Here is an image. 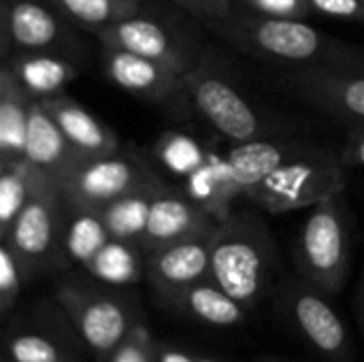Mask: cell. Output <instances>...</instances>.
<instances>
[{
    "instance_id": "6da1fadb",
    "label": "cell",
    "mask_w": 364,
    "mask_h": 362,
    "mask_svg": "<svg viewBox=\"0 0 364 362\" xmlns=\"http://www.w3.org/2000/svg\"><path fill=\"white\" fill-rule=\"evenodd\" d=\"M205 26L237 51L277 68L364 70V47L339 41L307 19L271 17L237 6Z\"/></svg>"
},
{
    "instance_id": "7a4b0ae2",
    "label": "cell",
    "mask_w": 364,
    "mask_h": 362,
    "mask_svg": "<svg viewBox=\"0 0 364 362\" xmlns=\"http://www.w3.org/2000/svg\"><path fill=\"white\" fill-rule=\"evenodd\" d=\"M211 280L250 314L279 286L275 237L260 209H235L211 235Z\"/></svg>"
},
{
    "instance_id": "3957f363",
    "label": "cell",
    "mask_w": 364,
    "mask_h": 362,
    "mask_svg": "<svg viewBox=\"0 0 364 362\" xmlns=\"http://www.w3.org/2000/svg\"><path fill=\"white\" fill-rule=\"evenodd\" d=\"M183 90L188 107L228 143L288 137L292 130L286 119L247 98L226 64L211 51H203L200 60L183 75Z\"/></svg>"
},
{
    "instance_id": "277c9868",
    "label": "cell",
    "mask_w": 364,
    "mask_h": 362,
    "mask_svg": "<svg viewBox=\"0 0 364 362\" xmlns=\"http://www.w3.org/2000/svg\"><path fill=\"white\" fill-rule=\"evenodd\" d=\"M53 299L64 309L85 350L98 362L107 361L130 331L143 322L128 292L94 277H60Z\"/></svg>"
},
{
    "instance_id": "5b68a950",
    "label": "cell",
    "mask_w": 364,
    "mask_h": 362,
    "mask_svg": "<svg viewBox=\"0 0 364 362\" xmlns=\"http://www.w3.org/2000/svg\"><path fill=\"white\" fill-rule=\"evenodd\" d=\"M296 275L335 297L352 267V213L343 192L309 209L294 247Z\"/></svg>"
},
{
    "instance_id": "8992f818",
    "label": "cell",
    "mask_w": 364,
    "mask_h": 362,
    "mask_svg": "<svg viewBox=\"0 0 364 362\" xmlns=\"http://www.w3.org/2000/svg\"><path fill=\"white\" fill-rule=\"evenodd\" d=\"M346 171L339 151L314 147L305 156L279 166L267 179L250 188L243 198L262 213H288L311 209L346 190Z\"/></svg>"
},
{
    "instance_id": "52a82bcc",
    "label": "cell",
    "mask_w": 364,
    "mask_h": 362,
    "mask_svg": "<svg viewBox=\"0 0 364 362\" xmlns=\"http://www.w3.org/2000/svg\"><path fill=\"white\" fill-rule=\"evenodd\" d=\"M166 183L156 162L145 154L124 147L107 154L81 158L58 183L66 203L100 211L119 196Z\"/></svg>"
},
{
    "instance_id": "ba28073f",
    "label": "cell",
    "mask_w": 364,
    "mask_h": 362,
    "mask_svg": "<svg viewBox=\"0 0 364 362\" xmlns=\"http://www.w3.org/2000/svg\"><path fill=\"white\" fill-rule=\"evenodd\" d=\"M273 294L279 316L322 361H354L348 326L328 294L296 273L284 277Z\"/></svg>"
},
{
    "instance_id": "9c48e42d",
    "label": "cell",
    "mask_w": 364,
    "mask_h": 362,
    "mask_svg": "<svg viewBox=\"0 0 364 362\" xmlns=\"http://www.w3.org/2000/svg\"><path fill=\"white\" fill-rule=\"evenodd\" d=\"M64 215L66 201L58 183H49L30 198L6 237L0 239L13 250L30 282L38 275L60 273L70 265L62 245Z\"/></svg>"
},
{
    "instance_id": "30bf717a",
    "label": "cell",
    "mask_w": 364,
    "mask_h": 362,
    "mask_svg": "<svg viewBox=\"0 0 364 362\" xmlns=\"http://www.w3.org/2000/svg\"><path fill=\"white\" fill-rule=\"evenodd\" d=\"M4 331V356L13 362H64L83 358V341L55 299H41L13 318Z\"/></svg>"
},
{
    "instance_id": "8fae6325",
    "label": "cell",
    "mask_w": 364,
    "mask_h": 362,
    "mask_svg": "<svg viewBox=\"0 0 364 362\" xmlns=\"http://www.w3.org/2000/svg\"><path fill=\"white\" fill-rule=\"evenodd\" d=\"M273 83L292 98L350 128L364 126V70L277 68Z\"/></svg>"
},
{
    "instance_id": "7c38bea8",
    "label": "cell",
    "mask_w": 364,
    "mask_h": 362,
    "mask_svg": "<svg viewBox=\"0 0 364 362\" xmlns=\"http://www.w3.org/2000/svg\"><path fill=\"white\" fill-rule=\"evenodd\" d=\"M79 45L73 23L49 0H2L0 4V55L15 51H64Z\"/></svg>"
},
{
    "instance_id": "4fadbf2b",
    "label": "cell",
    "mask_w": 364,
    "mask_h": 362,
    "mask_svg": "<svg viewBox=\"0 0 364 362\" xmlns=\"http://www.w3.org/2000/svg\"><path fill=\"white\" fill-rule=\"evenodd\" d=\"M96 38L102 47L124 49L156 60L183 75L200 60L205 51L179 28L171 26L164 19L147 15L145 11L100 30Z\"/></svg>"
},
{
    "instance_id": "5bb4252c",
    "label": "cell",
    "mask_w": 364,
    "mask_h": 362,
    "mask_svg": "<svg viewBox=\"0 0 364 362\" xmlns=\"http://www.w3.org/2000/svg\"><path fill=\"white\" fill-rule=\"evenodd\" d=\"M102 70L124 92L158 107H188L183 73L156 60L102 47Z\"/></svg>"
},
{
    "instance_id": "9a60e30c",
    "label": "cell",
    "mask_w": 364,
    "mask_h": 362,
    "mask_svg": "<svg viewBox=\"0 0 364 362\" xmlns=\"http://www.w3.org/2000/svg\"><path fill=\"white\" fill-rule=\"evenodd\" d=\"M145 277L164 307L186 288L211 277V235L145 252Z\"/></svg>"
},
{
    "instance_id": "2e32d148",
    "label": "cell",
    "mask_w": 364,
    "mask_h": 362,
    "mask_svg": "<svg viewBox=\"0 0 364 362\" xmlns=\"http://www.w3.org/2000/svg\"><path fill=\"white\" fill-rule=\"evenodd\" d=\"M218 224L220 222L198 203H194L181 188L166 186L151 201L141 247L145 252H151L177 241L213 235Z\"/></svg>"
},
{
    "instance_id": "e0dca14e",
    "label": "cell",
    "mask_w": 364,
    "mask_h": 362,
    "mask_svg": "<svg viewBox=\"0 0 364 362\" xmlns=\"http://www.w3.org/2000/svg\"><path fill=\"white\" fill-rule=\"evenodd\" d=\"M49 115L55 119L73 149L81 158L107 156L122 149L119 137L90 109H85L79 100L68 96L66 92L38 100Z\"/></svg>"
},
{
    "instance_id": "ac0fdd59",
    "label": "cell",
    "mask_w": 364,
    "mask_h": 362,
    "mask_svg": "<svg viewBox=\"0 0 364 362\" xmlns=\"http://www.w3.org/2000/svg\"><path fill=\"white\" fill-rule=\"evenodd\" d=\"M316 145L311 143L288 137H267L245 143H230L226 156L232 166V175L245 194L250 188L267 179L273 171L296 160L299 156H305Z\"/></svg>"
},
{
    "instance_id": "d6986e66",
    "label": "cell",
    "mask_w": 364,
    "mask_h": 362,
    "mask_svg": "<svg viewBox=\"0 0 364 362\" xmlns=\"http://www.w3.org/2000/svg\"><path fill=\"white\" fill-rule=\"evenodd\" d=\"M23 158L41 173L49 175L55 183H60L62 177L81 160L55 119L38 100H34L30 111Z\"/></svg>"
},
{
    "instance_id": "ffe728a7",
    "label": "cell",
    "mask_w": 364,
    "mask_h": 362,
    "mask_svg": "<svg viewBox=\"0 0 364 362\" xmlns=\"http://www.w3.org/2000/svg\"><path fill=\"white\" fill-rule=\"evenodd\" d=\"M2 62L11 68L32 100L62 94L64 87L79 75V64L73 53L64 51H15Z\"/></svg>"
},
{
    "instance_id": "44dd1931",
    "label": "cell",
    "mask_w": 364,
    "mask_h": 362,
    "mask_svg": "<svg viewBox=\"0 0 364 362\" xmlns=\"http://www.w3.org/2000/svg\"><path fill=\"white\" fill-rule=\"evenodd\" d=\"M179 188L218 222L226 220L235 211L237 198L243 196V190L232 175L228 156L218 151L213 145L207 160L192 175H188Z\"/></svg>"
},
{
    "instance_id": "7402d4cb",
    "label": "cell",
    "mask_w": 364,
    "mask_h": 362,
    "mask_svg": "<svg viewBox=\"0 0 364 362\" xmlns=\"http://www.w3.org/2000/svg\"><path fill=\"white\" fill-rule=\"evenodd\" d=\"M164 309L213 329L239 326L250 316V312L239 301H235L222 286H218L211 277L173 297L164 305Z\"/></svg>"
},
{
    "instance_id": "603a6c76",
    "label": "cell",
    "mask_w": 364,
    "mask_h": 362,
    "mask_svg": "<svg viewBox=\"0 0 364 362\" xmlns=\"http://www.w3.org/2000/svg\"><path fill=\"white\" fill-rule=\"evenodd\" d=\"M32 96L19 85L11 68L0 64V162L23 158Z\"/></svg>"
},
{
    "instance_id": "cb8c5ba5",
    "label": "cell",
    "mask_w": 364,
    "mask_h": 362,
    "mask_svg": "<svg viewBox=\"0 0 364 362\" xmlns=\"http://www.w3.org/2000/svg\"><path fill=\"white\" fill-rule=\"evenodd\" d=\"M49 183L55 181L32 166L26 158L0 162V239L6 237L30 198Z\"/></svg>"
},
{
    "instance_id": "d4e9b609",
    "label": "cell",
    "mask_w": 364,
    "mask_h": 362,
    "mask_svg": "<svg viewBox=\"0 0 364 362\" xmlns=\"http://www.w3.org/2000/svg\"><path fill=\"white\" fill-rule=\"evenodd\" d=\"M109 241H111V235L98 211L66 203L62 245H64V254L68 262H77L85 267Z\"/></svg>"
},
{
    "instance_id": "484cf974",
    "label": "cell",
    "mask_w": 364,
    "mask_h": 362,
    "mask_svg": "<svg viewBox=\"0 0 364 362\" xmlns=\"http://www.w3.org/2000/svg\"><path fill=\"white\" fill-rule=\"evenodd\" d=\"M166 186H171V183L166 181V183L156 186V188H145V190L119 196L113 203L105 205L98 213H100V218H102L111 239L128 241V243H139L141 245V239L145 235L147 220H149L151 201Z\"/></svg>"
},
{
    "instance_id": "4316f807",
    "label": "cell",
    "mask_w": 364,
    "mask_h": 362,
    "mask_svg": "<svg viewBox=\"0 0 364 362\" xmlns=\"http://www.w3.org/2000/svg\"><path fill=\"white\" fill-rule=\"evenodd\" d=\"M83 269L98 282L128 286L145 275V250L139 243L111 239Z\"/></svg>"
},
{
    "instance_id": "83f0119b",
    "label": "cell",
    "mask_w": 364,
    "mask_h": 362,
    "mask_svg": "<svg viewBox=\"0 0 364 362\" xmlns=\"http://www.w3.org/2000/svg\"><path fill=\"white\" fill-rule=\"evenodd\" d=\"M73 26L98 34L100 30L145 11L143 0H49Z\"/></svg>"
},
{
    "instance_id": "f1b7e54d",
    "label": "cell",
    "mask_w": 364,
    "mask_h": 362,
    "mask_svg": "<svg viewBox=\"0 0 364 362\" xmlns=\"http://www.w3.org/2000/svg\"><path fill=\"white\" fill-rule=\"evenodd\" d=\"M211 145L198 141L196 137L179 130H168L160 134L151 149V160L168 175L177 179H186L192 175L209 156Z\"/></svg>"
},
{
    "instance_id": "f546056e",
    "label": "cell",
    "mask_w": 364,
    "mask_h": 362,
    "mask_svg": "<svg viewBox=\"0 0 364 362\" xmlns=\"http://www.w3.org/2000/svg\"><path fill=\"white\" fill-rule=\"evenodd\" d=\"M28 275L6 243H0V318L9 322L17 309V301L21 297L23 286L28 284Z\"/></svg>"
},
{
    "instance_id": "4dcf8cb0",
    "label": "cell",
    "mask_w": 364,
    "mask_h": 362,
    "mask_svg": "<svg viewBox=\"0 0 364 362\" xmlns=\"http://www.w3.org/2000/svg\"><path fill=\"white\" fill-rule=\"evenodd\" d=\"M105 362H158V341L154 339L145 322H141Z\"/></svg>"
},
{
    "instance_id": "1f68e13d",
    "label": "cell",
    "mask_w": 364,
    "mask_h": 362,
    "mask_svg": "<svg viewBox=\"0 0 364 362\" xmlns=\"http://www.w3.org/2000/svg\"><path fill=\"white\" fill-rule=\"evenodd\" d=\"M239 6L260 15L286 19H307L311 15L307 0H239Z\"/></svg>"
},
{
    "instance_id": "d6a6232c",
    "label": "cell",
    "mask_w": 364,
    "mask_h": 362,
    "mask_svg": "<svg viewBox=\"0 0 364 362\" xmlns=\"http://www.w3.org/2000/svg\"><path fill=\"white\" fill-rule=\"evenodd\" d=\"M311 15L364 26V0H307Z\"/></svg>"
},
{
    "instance_id": "836d02e7",
    "label": "cell",
    "mask_w": 364,
    "mask_h": 362,
    "mask_svg": "<svg viewBox=\"0 0 364 362\" xmlns=\"http://www.w3.org/2000/svg\"><path fill=\"white\" fill-rule=\"evenodd\" d=\"M181 11L190 13L192 17L200 19L203 23L228 15L232 9L239 6V0H168Z\"/></svg>"
},
{
    "instance_id": "e575fe53",
    "label": "cell",
    "mask_w": 364,
    "mask_h": 362,
    "mask_svg": "<svg viewBox=\"0 0 364 362\" xmlns=\"http://www.w3.org/2000/svg\"><path fill=\"white\" fill-rule=\"evenodd\" d=\"M339 156L348 169L364 166V126H354L348 130V137Z\"/></svg>"
},
{
    "instance_id": "d590c367",
    "label": "cell",
    "mask_w": 364,
    "mask_h": 362,
    "mask_svg": "<svg viewBox=\"0 0 364 362\" xmlns=\"http://www.w3.org/2000/svg\"><path fill=\"white\" fill-rule=\"evenodd\" d=\"M158 362H194V354L173 344H158Z\"/></svg>"
},
{
    "instance_id": "8d00e7d4",
    "label": "cell",
    "mask_w": 364,
    "mask_h": 362,
    "mask_svg": "<svg viewBox=\"0 0 364 362\" xmlns=\"http://www.w3.org/2000/svg\"><path fill=\"white\" fill-rule=\"evenodd\" d=\"M352 307H354L358 331H360V337H363L364 341V260L363 271H360V277H358V284H356V290H354V297H352Z\"/></svg>"
},
{
    "instance_id": "74e56055",
    "label": "cell",
    "mask_w": 364,
    "mask_h": 362,
    "mask_svg": "<svg viewBox=\"0 0 364 362\" xmlns=\"http://www.w3.org/2000/svg\"><path fill=\"white\" fill-rule=\"evenodd\" d=\"M258 362H296V361H286V358H277V356H267V358H262V361Z\"/></svg>"
},
{
    "instance_id": "f35d334b",
    "label": "cell",
    "mask_w": 364,
    "mask_h": 362,
    "mask_svg": "<svg viewBox=\"0 0 364 362\" xmlns=\"http://www.w3.org/2000/svg\"><path fill=\"white\" fill-rule=\"evenodd\" d=\"M194 362H222V361H215V358H207V356H194Z\"/></svg>"
},
{
    "instance_id": "ab89813d",
    "label": "cell",
    "mask_w": 364,
    "mask_h": 362,
    "mask_svg": "<svg viewBox=\"0 0 364 362\" xmlns=\"http://www.w3.org/2000/svg\"><path fill=\"white\" fill-rule=\"evenodd\" d=\"M64 362H83V358H73V361H64Z\"/></svg>"
},
{
    "instance_id": "60d3db41",
    "label": "cell",
    "mask_w": 364,
    "mask_h": 362,
    "mask_svg": "<svg viewBox=\"0 0 364 362\" xmlns=\"http://www.w3.org/2000/svg\"><path fill=\"white\" fill-rule=\"evenodd\" d=\"M2 362H13V361H9V358H6V356H4V358H2Z\"/></svg>"
}]
</instances>
